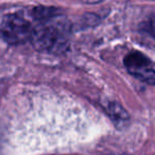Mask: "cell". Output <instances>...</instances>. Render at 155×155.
<instances>
[{
	"label": "cell",
	"mask_w": 155,
	"mask_h": 155,
	"mask_svg": "<svg viewBox=\"0 0 155 155\" xmlns=\"http://www.w3.org/2000/svg\"><path fill=\"white\" fill-rule=\"evenodd\" d=\"M33 26L22 14L12 13L7 15L0 26L1 36L9 44H22L30 41Z\"/></svg>",
	"instance_id": "obj_2"
},
{
	"label": "cell",
	"mask_w": 155,
	"mask_h": 155,
	"mask_svg": "<svg viewBox=\"0 0 155 155\" xmlns=\"http://www.w3.org/2000/svg\"><path fill=\"white\" fill-rule=\"evenodd\" d=\"M146 30L149 34H151L153 37H155V14L147 21Z\"/></svg>",
	"instance_id": "obj_6"
},
{
	"label": "cell",
	"mask_w": 155,
	"mask_h": 155,
	"mask_svg": "<svg viewBox=\"0 0 155 155\" xmlns=\"http://www.w3.org/2000/svg\"><path fill=\"white\" fill-rule=\"evenodd\" d=\"M61 14L60 10L53 7H45V5H38L33 8L31 11V16L38 21H48V20L54 19Z\"/></svg>",
	"instance_id": "obj_5"
},
{
	"label": "cell",
	"mask_w": 155,
	"mask_h": 155,
	"mask_svg": "<svg viewBox=\"0 0 155 155\" xmlns=\"http://www.w3.org/2000/svg\"><path fill=\"white\" fill-rule=\"evenodd\" d=\"M127 72L148 85H155V68L151 60L140 51H132L123 58Z\"/></svg>",
	"instance_id": "obj_3"
},
{
	"label": "cell",
	"mask_w": 155,
	"mask_h": 155,
	"mask_svg": "<svg viewBox=\"0 0 155 155\" xmlns=\"http://www.w3.org/2000/svg\"><path fill=\"white\" fill-rule=\"evenodd\" d=\"M30 41L39 50L45 51H61L66 46L65 28L58 24H52V19L43 21L33 27Z\"/></svg>",
	"instance_id": "obj_1"
},
{
	"label": "cell",
	"mask_w": 155,
	"mask_h": 155,
	"mask_svg": "<svg viewBox=\"0 0 155 155\" xmlns=\"http://www.w3.org/2000/svg\"><path fill=\"white\" fill-rule=\"evenodd\" d=\"M107 113L114 123L119 127H122L130 120V116L127 112L117 102H110L107 105Z\"/></svg>",
	"instance_id": "obj_4"
},
{
	"label": "cell",
	"mask_w": 155,
	"mask_h": 155,
	"mask_svg": "<svg viewBox=\"0 0 155 155\" xmlns=\"http://www.w3.org/2000/svg\"><path fill=\"white\" fill-rule=\"evenodd\" d=\"M81 1L86 5H98V3L103 2L104 0H81Z\"/></svg>",
	"instance_id": "obj_7"
}]
</instances>
